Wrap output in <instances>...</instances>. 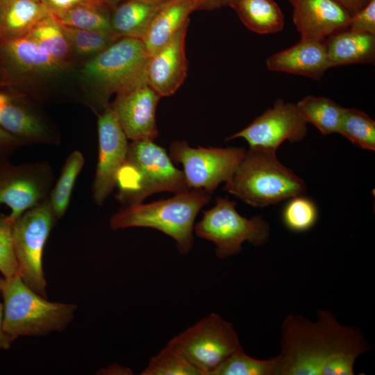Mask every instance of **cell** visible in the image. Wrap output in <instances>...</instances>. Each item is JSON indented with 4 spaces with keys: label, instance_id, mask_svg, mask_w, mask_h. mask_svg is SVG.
<instances>
[{
    "label": "cell",
    "instance_id": "6da1fadb",
    "mask_svg": "<svg viewBox=\"0 0 375 375\" xmlns=\"http://www.w3.org/2000/svg\"><path fill=\"white\" fill-rule=\"evenodd\" d=\"M369 350L359 329L340 324L328 310H319L315 321L289 315L281 326L278 375H321L335 356Z\"/></svg>",
    "mask_w": 375,
    "mask_h": 375
},
{
    "label": "cell",
    "instance_id": "7a4b0ae2",
    "mask_svg": "<svg viewBox=\"0 0 375 375\" xmlns=\"http://www.w3.org/2000/svg\"><path fill=\"white\" fill-rule=\"evenodd\" d=\"M116 186V199L124 208L142 203L153 194H177L190 190L183 171L173 165L162 147L149 140L128 143L125 162L117 174Z\"/></svg>",
    "mask_w": 375,
    "mask_h": 375
},
{
    "label": "cell",
    "instance_id": "3957f363",
    "mask_svg": "<svg viewBox=\"0 0 375 375\" xmlns=\"http://www.w3.org/2000/svg\"><path fill=\"white\" fill-rule=\"evenodd\" d=\"M303 179L284 166L276 151L249 147L224 190L253 207H265L306 191Z\"/></svg>",
    "mask_w": 375,
    "mask_h": 375
},
{
    "label": "cell",
    "instance_id": "277c9868",
    "mask_svg": "<svg viewBox=\"0 0 375 375\" xmlns=\"http://www.w3.org/2000/svg\"><path fill=\"white\" fill-rule=\"evenodd\" d=\"M210 199V194L205 190L190 189L168 199L125 207L112 215L110 226L112 230L157 229L172 238L178 251L186 255L192 249L197 215Z\"/></svg>",
    "mask_w": 375,
    "mask_h": 375
},
{
    "label": "cell",
    "instance_id": "5b68a950",
    "mask_svg": "<svg viewBox=\"0 0 375 375\" xmlns=\"http://www.w3.org/2000/svg\"><path fill=\"white\" fill-rule=\"evenodd\" d=\"M3 327L13 338L61 332L74 317L77 306L50 301L31 289L19 275L0 278Z\"/></svg>",
    "mask_w": 375,
    "mask_h": 375
},
{
    "label": "cell",
    "instance_id": "8992f818",
    "mask_svg": "<svg viewBox=\"0 0 375 375\" xmlns=\"http://www.w3.org/2000/svg\"><path fill=\"white\" fill-rule=\"evenodd\" d=\"M149 56L141 40L124 37L84 65L82 76L92 87L101 113L110 106L108 99L112 94L117 95L147 83Z\"/></svg>",
    "mask_w": 375,
    "mask_h": 375
},
{
    "label": "cell",
    "instance_id": "52a82bcc",
    "mask_svg": "<svg viewBox=\"0 0 375 375\" xmlns=\"http://www.w3.org/2000/svg\"><path fill=\"white\" fill-rule=\"evenodd\" d=\"M236 203L217 197L215 205L203 212L201 220L194 226L195 234L212 242L220 259L238 254L242 244L248 242L261 246L268 240L270 228L260 215L247 219L235 209Z\"/></svg>",
    "mask_w": 375,
    "mask_h": 375
},
{
    "label": "cell",
    "instance_id": "ba28073f",
    "mask_svg": "<svg viewBox=\"0 0 375 375\" xmlns=\"http://www.w3.org/2000/svg\"><path fill=\"white\" fill-rule=\"evenodd\" d=\"M56 217L49 198L26 210L13 224L12 240L18 275L31 289L47 298L43 251Z\"/></svg>",
    "mask_w": 375,
    "mask_h": 375
},
{
    "label": "cell",
    "instance_id": "9c48e42d",
    "mask_svg": "<svg viewBox=\"0 0 375 375\" xmlns=\"http://www.w3.org/2000/svg\"><path fill=\"white\" fill-rule=\"evenodd\" d=\"M169 341L183 351L201 375H213L231 354L242 348L233 324L215 312Z\"/></svg>",
    "mask_w": 375,
    "mask_h": 375
},
{
    "label": "cell",
    "instance_id": "30bf717a",
    "mask_svg": "<svg viewBox=\"0 0 375 375\" xmlns=\"http://www.w3.org/2000/svg\"><path fill=\"white\" fill-rule=\"evenodd\" d=\"M243 147H191L185 141L170 144L172 161L181 163L190 189H203L210 194L222 182H227L242 161Z\"/></svg>",
    "mask_w": 375,
    "mask_h": 375
},
{
    "label": "cell",
    "instance_id": "8fae6325",
    "mask_svg": "<svg viewBox=\"0 0 375 375\" xmlns=\"http://www.w3.org/2000/svg\"><path fill=\"white\" fill-rule=\"evenodd\" d=\"M53 172L46 162L0 164V206H8L15 222L23 213L49 198Z\"/></svg>",
    "mask_w": 375,
    "mask_h": 375
},
{
    "label": "cell",
    "instance_id": "7c38bea8",
    "mask_svg": "<svg viewBox=\"0 0 375 375\" xmlns=\"http://www.w3.org/2000/svg\"><path fill=\"white\" fill-rule=\"evenodd\" d=\"M306 124L296 103L278 99L272 108L226 140L242 138L250 147L276 151L286 140L295 142L302 140L307 133Z\"/></svg>",
    "mask_w": 375,
    "mask_h": 375
},
{
    "label": "cell",
    "instance_id": "4fadbf2b",
    "mask_svg": "<svg viewBox=\"0 0 375 375\" xmlns=\"http://www.w3.org/2000/svg\"><path fill=\"white\" fill-rule=\"evenodd\" d=\"M99 155L92 186V199L102 206L116 186L117 174L125 162L127 138L110 106L98 115Z\"/></svg>",
    "mask_w": 375,
    "mask_h": 375
},
{
    "label": "cell",
    "instance_id": "5bb4252c",
    "mask_svg": "<svg viewBox=\"0 0 375 375\" xmlns=\"http://www.w3.org/2000/svg\"><path fill=\"white\" fill-rule=\"evenodd\" d=\"M64 69L28 35L0 43V87L19 85Z\"/></svg>",
    "mask_w": 375,
    "mask_h": 375
},
{
    "label": "cell",
    "instance_id": "9a60e30c",
    "mask_svg": "<svg viewBox=\"0 0 375 375\" xmlns=\"http://www.w3.org/2000/svg\"><path fill=\"white\" fill-rule=\"evenodd\" d=\"M160 97L147 83L116 95L110 107L127 139L154 141L158 135L156 110Z\"/></svg>",
    "mask_w": 375,
    "mask_h": 375
},
{
    "label": "cell",
    "instance_id": "2e32d148",
    "mask_svg": "<svg viewBox=\"0 0 375 375\" xmlns=\"http://www.w3.org/2000/svg\"><path fill=\"white\" fill-rule=\"evenodd\" d=\"M0 126L26 144L57 145L58 134L20 94L0 90Z\"/></svg>",
    "mask_w": 375,
    "mask_h": 375
},
{
    "label": "cell",
    "instance_id": "e0dca14e",
    "mask_svg": "<svg viewBox=\"0 0 375 375\" xmlns=\"http://www.w3.org/2000/svg\"><path fill=\"white\" fill-rule=\"evenodd\" d=\"M301 38L326 40L348 29L351 14L335 0H288Z\"/></svg>",
    "mask_w": 375,
    "mask_h": 375
},
{
    "label": "cell",
    "instance_id": "ac0fdd59",
    "mask_svg": "<svg viewBox=\"0 0 375 375\" xmlns=\"http://www.w3.org/2000/svg\"><path fill=\"white\" fill-rule=\"evenodd\" d=\"M188 24L185 25L162 48L151 55L147 65V83L160 97L174 94L188 72L185 41Z\"/></svg>",
    "mask_w": 375,
    "mask_h": 375
},
{
    "label": "cell",
    "instance_id": "d6986e66",
    "mask_svg": "<svg viewBox=\"0 0 375 375\" xmlns=\"http://www.w3.org/2000/svg\"><path fill=\"white\" fill-rule=\"evenodd\" d=\"M266 67L269 71L319 81L331 68L326 40L301 38L294 45L269 56L266 60Z\"/></svg>",
    "mask_w": 375,
    "mask_h": 375
},
{
    "label": "cell",
    "instance_id": "ffe728a7",
    "mask_svg": "<svg viewBox=\"0 0 375 375\" xmlns=\"http://www.w3.org/2000/svg\"><path fill=\"white\" fill-rule=\"evenodd\" d=\"M195 10V0H169L150 22L142 42L151 56L165 45L186 24Z\"/></svg>",
    "mask_w": 375,
    "mask_h": 375
},
{
    "label": "cell",
    "instance_id": "44dd1931",
    "mask_svg": "<svg viewBox=\"0 0 375 375\" xmlns=\"http://www.w3.org/2000/svg\"><path fill=\"white\" fill-rule=\"evenodd\" d=\"M326 45L331 68L374 63L375 35L347 29L328 37Z\"/></svg>",
    "mask_w": 375,
    "mask_h": 375
},
{
    "label": "cell",
    "instance_id": "7402d4cb",
    "mask_svg": "<svg viewBox=\"0 0 375 375\" xmlns=\"http://www.w3.org/2000/svg\"><path fill=\"white\" fill-rule=\"evenodd\" d=\"M49 14L39 0H0V43L27 35Z\"/></svg>",
    "mask_w": 375,
    "mask_h": 375
},
{
    "label": "cell",
    "instance_id": "603a6c76",
    "mask_svg": "<svg viewBox=\"0 0 375 375\" xmlns=\"http://www.w3.org/2000/svg\"><path fill=\"white\" fill-rule=\"evenodd\" d=\"M169 0H123L110 16L111 30L120 38L142 40L150 22Z\"/></svg>",
    "mask_w": 375,
    "mask_h": 375
},
{
    "label": "cell",
    "instance_id": "cb8c5ba5",
    "mask_svg": "<svg viewBox=\"0 0 375 375\" xmlns=\"http://www.w3.org/2000/svg\"><path fill=\"white\" fill-rule=\"evenodd\" d=\"M241 22L258 34H272L284 28V15L274 0H238L231 6Z\"/></svg>",
    "mask_w": 375,
    "mask_h": 375
},
{
    "label": "cell",
    "instance_id": "d4e9b609",
    "mask_svg": "<svg viewBox=\"0 0 375 375\" xmlns=\"http://www.w3.org/2000/svg\"><path fill=\"white\" fill-rule=\"evenodd\" d=\"M51 58L65 68L72 49L60 24L50 13L39 20L28 34Z\"/></svg>",
    "mask_w": 375,
    "mask_h": 375
},
{
    "label": "cell",
    "instance_id": "484cf974",
    "mask_svg": "<svg viewBox=\"0 0 375 375\" xmlns=\"http://www.w3.org/2000/svg\"><path fill=\"white\" fill-rule=\"evenodd\" d=\"M296 104L306 122L313 125L322 134L338 132L344 108L334 101L310 95Z\"/></svg>",
    "mask_w": 375,
    "mask_h": 375
},
{
    "label": "cell",
    "instance_id": "4316f807",
    "mask_svg": "<svg viewBox=\"0 0 375 375\" xmlns=\"http://www.w3.org/2000/svg\"><path fill=\"white\" fill-rule=\"evenodd\" d=\"M85 163L83 153L74 150L65 160L60 175L51 188L49 201L58 219L62 217L69 204L76 178Z\"/></svg>",
    "mask_w": 375,
    "mask_h": 375
},
{
    "label": "cell",
    "instance_id": "83f0119b",
    "mask_svg": "<svg viewBox=\"0 0 375 375\" xmlns=\"http://www.w3.org/2000/svg\"><path fill=\"white\" fill-rule=\"evenodd\" d=\"M141 375H201L183 351L169 341L152 356Z\"/></svg>",
    "mask_w": 375,
    "mask_h": 375
},
{
    "label": "cell",
    "instance_id": "f1b7e54d",
    "mask_svg": "<svg viewBox=\"0 0 375 375\" xmlns=\"http://www.w3.org/2000/svg\"><path fill=\"white\" fill-rule=\"evenodd\" d=\"M338 133L362 149L375 150V121L360 110L344 108Z\"/></svg>",
    "mask_w": 375,
    "mask_h": 375
},
{
    "label": "cell",
    "instance_id": "f546056e",
    "mask_svg": "<svg viewBox=\"0 0 375 375\" xmlns=\"http://www.w3.org/2000/svg\"><path fill=\"white\" fill-rule=\"evenodd\" d=\"M278 356L267 360L254 358L242 348L231 354L213 375H278Z\"/></svg>",
    "mask_w": 375,
    "mask_h": 375
},
{
    "label": "cell",
    "instance_id": "4dcf8cb0",
    "mask_svg": "<svg viewBox=\"0 0 375 375\" xmlns=\"http://www.w3.org/2000/svg\"><path fill=\"white\" fill-rule=\"evenodd\" d=\"M63 26L76 28L110 31V16L106 9L90 5H81L51 14Z\"/></svg>",
    "mask_w": 375,
    "mask_h": 375
},
{
    "label": "cell",
    "instance_id": "1f68e13d",
    "mask_svg": "<svg viewBox=\"0 0 375 375\" xmlns=\"http://www.w3.org/2000/svg\"><path fill=\"white\" fill-rule=\"evenodd\" d=\"M61 25V24H60ZM72 53L95 56L121 38L112 31L85 30L61 25Z\"/></svg>",
    "mask_w": 375,
    "mask_h": 375
},
{
    "label": "cell",
    "instance_id": "d6a6232c",
    "mask_svg": "<svg viewBox=\"0 0 375 375\" xmlns=\"http://www.w3.org/2000/svg\"><path fill=\"white\" fill-rule=\"evenodd\" d=\"M318 218V210L314 201L308 197L298 195L289 199L282 212L285 226L295 233L311 229Z\"/></svg>",
    "mask_w": 375,
    "mask_h": 375
},
{
    "label": "cell",
    "instance_id": "836d02e7",
    "mask_svg": "<svg viewBox=\"0 0 375 375\" xmlns=\"http://www.w3.org/2000/svg\"><path fill=\"white\" fill-rule=\"evenodd\" d=\"M8 215L0 214V272L3 278L18 275L13 240L12 226Z\"/></svg>",
    "mask_w": 375,
    "mask_h": 375
},
{
    "label": "cell",
    "instance_id": "e575fe53",
    "mask_svg": "<svg viewBox=\"0 0 375 375\" xmlns=\"http://www.w3.org/2000/svg\"><path fill=\"white\" fill-rule=\"evenodd\" d=\"M348 30L375 35V0L351 15Z\"/></svg>",
    "mask_w": 375,
    "mask_h": 375
},
{
    "label": "cell",
    "instance_id": "d590c367",
    "mask_svg": "<svg viewBox=\"0 0 375 375\" xmlns=\"http://www.w3.org/2000/svg\"><path fill=\"white\" fill-rule=\"evenodd\" d=\"M357 358L350 353L336 356L324 366L321 375H353Z\"/></svg>",
    "mask_w": 375,
    "mask_h": 375
},
{
    "label": "cell",
    "instance_id": "8d00e7d4",
    "mask_svg": "<svg viewBox=\"0 0 375 375\" xmlns=\"http://www.w3.org/2000/svg\"><path fill=\"white\" fill-rule=\"evenodd\" d=\"M51 14L63 11L81 5L97 6L103 9L109 7L100 0H40Z\"/></svg>",
    "mask_w": 375,
    "mask_h": 375
},
{
    "label": "cell",
    "instance_id": "74e56055",
    "mask_svg": "<svg viewBox=\"0 0 375 375\" xmlns=\"http://www.w3.org/2000/svg\"><path fill=\"white\" fill-rule=\"evenodd\" d=\"M24 145L23 142L0 126V164L8 161L15 150Z\"/></svg>",
    "mask_w": 375,
    "mask_h": 375
},
{
    "label": "cell",
    "instance_id": "f35d334b",
    "mask_svg": "<svg viewBox=\"0 0 375 375\" xmlns=\"http://www.w3.org/2000/svg\"><path fill=\"white\" fill-rule=\"evenodd\" d=\"M3 304L0 302V350L9 349L15 340L4 331L3 327Z\"/></svg>",
    "mask_w": 375,
    "mask_h": 375
},
{
    "label": "cell",
    "instance_id": "ab89813d",
    "mask_svg": "<svg viewBox=\"0 0 375 375\" xmlns=\"http://www.w3.org/2000/svg\"><path fill=\"white\" fill-rule=\"evenodd\" d=\"M342 5L351 15L364 8L370 0H335Z\"/></svg>",
    "mask_w": 375,
    "mask_h": 375
},
{
    "label": "cell",
    "instance_id": "60d3db41",
    "mask_svg": "<svg viewBox=\"0 0 375 375\" xmlns=\"http://www.w3.org/2000/svg\"><path fill=\"white\" fill-rule=\"evenodd\" d=\"M220 7L219 0H195V10H212Z\"/></svg>",
    "mask_w": 375,
    "mask_h": 375
},
{
    "label": "cell",
    "instance_id": "b9f144b4",
    "mask_svg": "<svg viewBox=\"0 0 375 375\" xmlns=\"http://www.w3.org/2000/svg\"><path fill=\"white\" fill-rule=\"evenodd\" d=\"M100 374H131L132 371L128 367H124L118 365H113L105 369H101Z\"/></svg>",
    "mask_w": 375,
    "mask_h": 375
},
{
    "label": "cell",
    "instance_id": "7bdbcfd3",
    "mask_svg": "<svg viewBox=\"0 0 375 375\" xmlns=\"http://www.w3.org/2000/svg\"><path fill=\"white\" fill-rule=\"evenodd\" d=\"M238 0H219V2L222 6L231 7Z\"/></svg>",
    "mask_w": 375,
    "mask_h": 375
},
{
    "label": "cell",
    "instance_id": "ee69618b",
    "mask_svg": "<svg viewBox=\"0 0 375 375\" xmlns=\"http://www.w3.org/2000/svg\"><path fill=\"white\" fill-rule=\"evenodd\" d=\"M100 1L104 3L108 6H110V5L115 3V2L121 1L123 0H100Z\"/></svg>",
    "mask_w": 375,
    "mask_h": 375
},
{
    "label": "cell",
    "instance_id": "f6af8a7d",
    "mask_svg": "<svg viewBox=\"0 0 375 375\" xmlns=\"http://www.w3.org/2000/svg\"><path fill=\"white\" fill-rule=\"evenodd\" d=\"M40 1V0H39Z\"/></svg>",
    "mask_w": 375,
    "mask_h": 375
}]
</instances>
